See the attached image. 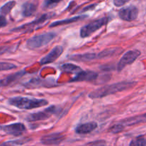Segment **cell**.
<instances>
[{
	"label": "cell",
	"instance_id": "1",
	"mask_svg": "<svg viewBox=\"0 0 146 146\" xmlns=\"http://www.w3.org/2000/svg\"><path fill=\"white\" fill-rule=\"evenodd\" d=\"M135 84L136 83L134 81H121V82L115 83L113 84L104 86L94 90L89 94V97L93 99L103 98L107 96L130 89L135 86Z\"/></svg>",
	"mask_w": 146,
	"mask_h": 146
},
{
	"label": "cell",
	"instance_id": "2",
	"mask_svg": "<svg viewBox=\"0 0 146 146\" xmlns=\"http://www.w3.org/2000/svg\"><path fill=\"white\" fill-rule=\"evenodd\" d=\"M9 104L19 109L29 110L40 108L48 104V101L40 98H29L27 97L17 96L9 100Z\"/></svg>",
	"mask_w": 146,
	"mask_h": 146
},
{
	"label": "cell",
	"instance_id": "3",
	"mask_svg": "<svg viewBox=\"0 0 146 146\" xmlns=\"http://www.w3.org/2000/svg\"><path fill=\"white\" fill-rule=\"evenodd\" d=\"M56 36V34L54 32L44 33L40 35L34 36L29 38L27 41V47L29 49L34 50L37 48L44 46Z\"/></svg>",
	"mask_w": 146,
	"mask_h": 146
},
{
	"label": "cell",
	"instance_id": "4",
	"mask_svg": "<svg viewBox=\"0 0 146 146\" xmlns=\"http://www.w3.org/2000/svg\"><path fill=\"white\" fill-rule=\"evenodd\" d=\"M107 21L108 19L107 17H102V18L92 21L90 24H86L80 29V36L82 38H86V37L90 36L93 33H94L96 31L102 28L103 26L105 25L107 23Z\"/></svg>",
	"mask_w": 146,
	"mask_h": 146
},
{
	"label": "cell",
	"instance_id": "5",
	"mask_svg": "<svg viewBox=\"0 0 146 146\" xmlns=\"http://www.w3.org/2000/svg\"><path fill=\"white\" fill-rule=\"evenodd\" d=\"M140 55V52L138 50H130L125 53L124 55L121 57L117 64V69L118 71H121L127 66L133 64Z\"/></svg>",
	"mask_w": 146,
	"mask_h": 146
},
{
	"label": "cell",
	"instance_id": "6",
	"mask_svg": "<svg viewBox=\"0 0 146 146\" xmlns=\"http://www.w3.org/2000/svg\"><path fill=\"white\" fill-rule=\"evenodd\" d=\"M56 111H57V108H56L55 106H50L49 108H46L44 111L28 115L27 118V121H30V122H34V121L48 119L52 114L55 113Z\"/></svg>",
	"mask_w": 146,
	"mask_h": 146
},
{
	"label": "cell",
	"instance_id": "7",
	"mask_svg": "<svg viewBox=\"0 0 146 146\" xmlns=\"http://www.w3.org/2000/svg\"><path fill=\"white\" fill-rule=\"evenodd\" d=\"M118 15L121 19L126 21H132L136 19L138 15V9L135 6L125 7L119 11Z\"/></svg>",
	"mask_w": 146,
	"mask_h": 146
},
{
	"label": "cell",
	"instance_id": "8",
	"mask_svg": "<svg viewBox=\"0 0 146 146\" xmlns=\"http://www.w3.org/2000/svg\"><path fill=\"white\" fill-rule=\"evenodd\" d=\"M51 14H45L42 15L40 18L37 19L34 21H31V22L29 23V24H24L22 26H20V27H17V28H14L11 30V31H15V32H19V31H28L29 29H32L34 27L36 26H38L40 24H42L44 21H47L50 18H51Z\"/></svg>",
	"mask_w": 146,
	"mask_h": 146
},
{
	"label": "cell",
	"instance_id": "9",
	"mask_svg": "<svg viewBox=\"0 0 146 146\" xmlns=\"http://www.w3.org/2000/svg\"><path fill=\"white\" fill-rule=\"evenodd\" d=\"M64 48L62 46H57L52 49V51L48 54L43 57L40 60V64L41 65H46V64H52L54 61L57 59L63 53Z\"/></svg>",
	"mask_w": 146,
	"mask_h": 146
},
{
	"label": "cell",
	"instance_id": "10",
	"mask_svg": "<svg viewBox=\"0 0 146 146\" xmlns=\"http://www.w3.org/2000/svg\"><path fill=\"white\" fill-rule=\"evenodd\" d=\"M65 139V135L60 133H54L44 135L41 138V143L46 145H58Z\"/></svg>",
	"mask_w": 146,
	"mask_h": 146
},
{
	"label": "cell",
	"instance_id": "11",
	"mask_svg": "<svg viewBox=\"0 0 146 146\" xmlns=\"http://www.w3.org/2000/svg\"><path fill=\"white\" fill-rule=\"evenodd\" d=\"M3 131L9 135L19 136L21 135L23 133L26 131V127L24 124L17 123H12L10 125H5L2 127Z\"/></svg>",
	"mask_w": 146,
	"mask_h": 146
},
{
	"label": "cell",
	"instance_id": "12",
	"mask_svg": "<svg viewBox=\"0 0 146 146\" xmlns=\"http://www.w3.org/2000/svg\"><path fill=\"white\" fill-rule=\"evenodd\" d=\"M98 76L97 73L93 71H82L76 75L75 77L70 81V82H80V81H90L95 80Z\"/></svg>",
	"mask_w": 146,
	"mask_h": 146
},
{
	"label": "cell",
	"instance_id": "13",
	"mask_svg": "<svg viewBox=\"0 0 146 146\" xmlns=\"http://www.w3.org/2000/svg\"><path fill=\"white\" fill-rule=\"evenodd\" d=\"M70 59L74 61H79V62H88V61H93L94 59H97V54L94 53H85L82 54H74L70 57Z\"/></svg>",
	"mask_w": 146,
	"mask_h": 146
},
{
	"label": "cell",
	"instance_id": "14",
	"mask_svg": "<svg viewBox=\"0 0 146 146\" xmlns=\"http://www.w3.org/2000/svg\"><path fill=\"white\" fill-rule=\"evenodd\" d=\"M122 51V48L119 47H111V48H106L101 52L97 54V58L98 59H104V58H111L117 55Z\"/></svg>",
	"mask_w": 146,
	"mask_h": 146
},
{
	"label": "cell",
	"instance_id": "15",
	"mask_svg": "<svg viewBox=\"0 0 146 146\" xmlns=\"http://www.w3.org/2000/svg\"><path fill=\"white\" fill-rule=\"evenodd\" d=\"M97 127V123L95 122H88L85 123L81 124L78 125L76 128V133L78 134H87L92 132Z\"/></svg>",
	"mask_w": 146,
	"mask_h": 146
},
{
	"label": "cell",
	"instance_id": "16",
	"mask_svg": "<svg viewBox=\"0 0 146 146\" xmlns=\"http://www.w3.org/2000/svg\"><path fill=\"white\" fill-rule=\"evenodd\" d=\"M24 74H25V71H21L5 77V78H3V79L0 80V86H6L9 85V84L14 82V81H17L19 78H21Z\"/></svg>",
	"mask_w": 146,
	"mask_h": 146
},
{
	"label": "cell",
	"instance_id": "17",
	"mask_svg": "<svg viewBox=\"0 0 146 146\" xmlns=\"http://www.w3.org/2000/svg\"><path fill=\"white\" fill-rule=\"evenodd\" d=\"M146 121V113L143 114L141 115H137V116L133 117V118H127V119L123 120L120 122V123L123 125H133L135 124L145 122Z\"/></svg>",
	"mask_w": 146,
	"mask_h": 146
},
{
	"label": "cell",
	"instance_id": "18",
	"mask_svg": "<svg viewBox=\"0 0 146 146\" xmlns=\"http://www.w3.org/2000/svg\"><path fill=\"white\" fill-rule=\"evenodd\" d=\"M87 16H77V17H72L70 19H66L64 20H60V21H56L52 23L50 25V27H58V26L61 25H65V24H71V23L76 22L77 21H80V20H82L83 19L86 18Z\"/></svg>",
	"mask_w": 146,
	"mask_h": 146
},
{
	"label": "cell",
	"instance_id": "19",
	"mask_svg": "<svg viewBox=\"0 0 146 146\" xmlns=\"http://www.w3.org/2000/svg\"><path fill=\"white\" fill-rule=\"evenodd\" d=\"M36 11H37V7L32 3L26 2L22 5L21 14L24 17H31L36 12Z\"/></svg>",
	"mask_w": 146,
	"mask_h": 146
},
{
	"label": "cell",
	"instance_id": "20",
	"mask_svg": "<svg viewBox=\"0 0 146 146\" xmlns=\"http://www.w3.org/2000/svg\"><path fill=\"white\" fill-rule=\"evenodd\" d=\"M60 68H61L62 71H64V72L75 74L76 75L82 71V70L80 68V67H79L78 66L73 64H63Z\"/></svg>",
	"mask_w": 146,
	"mask_h": 146
},
{
	"label": "cell",
	"instance_id": "21",
	"mask_svg": "<svg viewBox=\"0 0 146 146\" xmlns=\"http://www.w3.org/2000/svg\"><path fill=\"white\" fill-rule=\"evenodd\" d=\"M16 5V2L14 1H10L6 3L4 5L0 8V15H3L5 17L11 11L14 6Z\"/></svg>",
	"mask_w": 146,
	"mask_h": 146
},
{
	"label": "cell",
	"instance_id": "22",
	"mask_svg": "<svg viewBox=\"0 0 146 146\" xmlns=\"http://www.w3.org/2000/svg\"><path fill=\"white\" fill-rule=\"evenodd\" d=\"M29 141V139H28V138H22V139L16 140V141H7V142L0 144V146H21L28 142Z\"/></svg>",
	"mask_w": 146,
	"mask_h": 146
},
{
	"label": "cell",
	"instance_id": "23",
	"mask_svg": "<svg viewBox=\"0 0 146 146\" xmlns=\"http://www.w3.org/2000/svg\"><path fill=\"white\" fill-rule=\"evenodd\" d=\"M17 68V66L11 63L8 62H0V71H9Z\"/></svg>",
	"mask_w": 146,
	"mask_h": 146
},
{
	"label": "cell",
	"instance_id": "24",
	"mask_svg": "<svg viewBox=\"0 0 146 146\" xmlns=\"http://www.w3.org/2000/svg\"><path fill=\"white\" fill-rule=\"evenodd\" d=\"M145 139L143 136H138L130 142V146H145Z\"/></svg>",
	"mask_w": 146,
	"mask_h": 146
},
{
	"label": "cell",
	"instance_id": "25",
	"mask_svg": "<svg viewBox=\"0 0 146 146\" xmlns=\"http://www.w3.org/2000/svg\"><path fill=\"white\" fill-rule=\"evenodd\" d=\"M124 128L125 127L123 126L122 124L119 123V124H116V125H114L113 126H112L110 131V132H112L113 133H119V132H121Z\"/></svg>",
	"mask_w": 146,
	"mask_h": 146
},
{
	"label": "cell",
	"instance_id": "26",
	"mask_svg": "<svg viewBox=\"0 0 146 146\" xmlns=\"http://www.w3.org/2000/svg\"><path fill=\"white\" fill-rule=\"evenodd\" d=\"M130 0H113V3L116 7H122V6L125 5L126 3L128 2Z\"/></svg>",
	"mask_w": 146,
	"mask_h": 146
},
{
	"label": "cell",
	"instance_id": "27",
	"mask_svg": "<svg viewBox=\"0 0 146 146\" xmlns=\"http://www.w3.org/2000/svg\"><path fill=\"white\" fill-rule=\"evenodd\" d=\"M7 24V21L5 17L3 15H0V29L2 27H6Z\"/></svg>",
	"mask_w": 146,
	"mask_h": 146
},
{
	"label": "cell",
	"instance_id": "28",
	"mask_svg": "<svg viewBox=\"0 0 146 146\" xmlns=\"http://www.w3.org/2000/svg\"><path fill=\"white\" fill-rule=\"evenodd\" d=\"M62 0H47V4L48 5H50V4H57L60 1H61Z\"/></svg>",
	"mask_w": 146,
	"mask_h": 146
},
{
	"label": "cell",
	"instance_id": "29",
	"mask_svg": "<svg viewBox=\"0 0 146 146\" xmlns=\"http://www.w3.org/2000/svg\"><path fill=\"white\" fill-rule=\"evenodd\" d=\"M145 146H146V140H145Z\"/></svg>",
	"mask_w": 146,
	"mask_h": 146
}]
</instances>
